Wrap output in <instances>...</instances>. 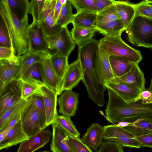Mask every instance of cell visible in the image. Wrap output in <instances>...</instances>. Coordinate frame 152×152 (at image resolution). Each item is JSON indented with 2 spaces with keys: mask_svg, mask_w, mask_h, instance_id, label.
<instances>
[{
  "mask_svg": "<svg viewBox=\"0 0 152 152\" xmlns=\"http://www.w3.org/2000/svg\"><path fill=\"white\" fill-rule=\"evenodd\" d=\"M108 100L105 114L107 119L118 123L134 118H152V104H144L140 100L126 102L110 89L107 88Z\"/></svg>",
  "mask_w": 152,
  "mask_h": 152,
  "instance_id": "6da1fadb",
  "label": "cell"
},
{
  "mask_svg": "<svg viewBox=\"0 0 152 152\" xmlns=\"http://www.w3.org/2000/svg\"><path fill=\"white\" fill-rule=\"evenodd\" d=\"M0 15L8 31L13 53L17 56L28 51V18L19 20L12 12L6 0L0 1Z\"/></svg>",
  "mask_w": 152,
  "mask_h": 152,
  "instance_id": "7a4b0ae2",
  "label": "cell"
},
{
  "mask_svg": "<svg viewBox=\"0 0 152 152\" xmlns=\"http://www.w3.org/2000/svg\"><path fill=\"white\" fill-rule=\"evenodd\" d=\"M126 31L129 42L134 45L152 48V20L150 19L135 15Z\"/></svg>",
  "mask_w": 152,
  "mask_h": 152,
  "instance_id": "3957f363",
  "label": "cell"
},
{
  "mask_svg": "<svg viewBox=\"0 0 152 152\" xmlns=\"http://www.w3.org/2000/svg\"><path fill=\"white\" fill-rule=\"evenodd\" d=\"M99 41L109 56L118 57L136 64H138L142 59L140 51L126 44L121 35L104 37Z\"/></svg>",
  "mask_w": 152,
  "mask_h": 152,
  "instance_id": "277c9868",
  "label": "cell"
},
{
  "mask_svg": "<svg viewBox=\"0 0 152 152\" xmlns=\"http://www.w3.org/2000/svg\"><path fill=\"white\" fill-rule=\"evenodd\" d=\"M103 140L114 142L123 147L140 148V142L132 133L123 127L115 125L103 126Z\"/></svg>",
  "mask_w": 152,
  "mask_h": 152,
  "instance_id": "5b68a950",
  "label": "cell"
},
{
  "mask_svg": "<svg viewBox=\"0 0 152 152\" xmlns=\"http://www.w3.org/2000/svg\"><path fill=\"white\" fill-rule=\"evenodd\" d=\"M44 37L49 50H55L68 57L75 47V43L67 27H62L53 35L47 36L44 34Z\"/></svg>",
  "mask_w": 152,
  "mask_h": 152,
  "instance_id": "8992f818",
  "label": "cell"
},
{
  "mask_svg": "<svg viewBox=\"0 0 152 152\" xmlns=\"http://www.w3.org/2000/svg\"><path fill=\"white\" fill-rule=\"evenodd\" d=\"M22 127L29 138L42 130L37 110L34 102L33 96L30 98L28 104L20 112Z\"/></svg>",
  "mask_w": 152,
  "mask_h": 152,
  "instance_id": "52a82bcc",
  "label": "cell"
},
{
  "mask_svg": "<svg viewBox=\"0 0 152 152\" xmlns=\"http://www.w3.org/2000/svg\"><path fill=\"white\" fill-rule=\"evenodd\" d=\"M109 57V55L100 43L96 52L94 67L99 82L105 86L106 83L117 78L112 69Z\"/></svg>",
  "mask_w": 152,
  "mask_h": 152,
  "instance_id": "ba28073f",
  "label": "cell"
},
{
  "mask_svg": "<svg viewBox=\"0 0 152 152\" xmlns=\"http://www.w3.org/2000/svg\"><path fill=\"white\" fill-rule=\"evenodd\" d=\"M22 100L20 80H14L0 92V115Z\"/></svg>",
  "mask_w": 152,
  "mask_h": 152,
  "instance_id": "9c48e42d",
  "label": "cell"
},
{
  "mask_svg": "<svg viewBox=\"0 0 152 152\" xmlns=\"http://www.w3.org/2000/svg\"><path fill=\"white\" fill-rule=\"evenodd\" d=\"M20 66L19 57L15 55L0 60V92L9 83L17 80Z\"/></svg>",
  "mask_w": 152,
  "mask_h": 152,
  "instance_id": "30bf717a",
  "label": "cell"
},
{
  "mask_svg": "<svg viewBox=\"0 0 152 152\" xmlns=\"http://www.w3.org/2000/svg\"><path fill=\"white\" fill-rule=\"evenodd\" d=\"M44 35L42 27L38 23H32L30 24L28 32V50L50 54Z\"/></svg>",
  "mask_w": 152,
  "mask_h": 152,
  "instance_id": "8fae6325",
  "label": "cell"
},
{
  "mask_svg": "<svg viewBox=\"0 0 152 152\" xmlns=\"http://www.w3.org/2000/svg\"><path fill=\"white\" fill-rule=\"evenodd\" d=\"M56 0H46L45 6L41 21L38 23L44 34L47 36L55 34L62 27L57 24L54 10Z\"/></svg>",
  "mask_w": 152,
  "mask_h": 152,
  "instance_id": "7c38bea8",
  "label": "cell"
},
{
  "mask_svg": "<svg viewBox=\"0 0 152 152\" xmlns=\"http://www.w3.org/2000/svg\"><path fill=\"white\" fill-rule=\"evenodd\" d=\"M44 104L45 106L47 126L54 123L58 115L57 110L58 95L48 86L44 85L41 87Z\"/></svg>",
  "mask_w": 152,
  "mask_h": 152,
  "instance_id": "4fadbf2b",
  "label": "cell"
},
{
  "mask_svg": "<svg viewBox=\"0 0 152 152\" xmlns=\"http://www.w3.org/2000/svg\"><path fill=\"white\" fill-rule=\"evenodd\" d=\"M57 99L58 112L63 115L71 117L76 113L78 103V94L72 90L64 91Z\"/></svg>",
  "mask_w": 152,
  "mask_h": 152,
  "instance_id": "5bb4252c",
  "label": "cell"
},
{
  "mask_svg": "<svg viewBox=\"0 0 152 152\" xmlns=\"http://www.w3.org/2000/svg\"><path fill=\"white\" fill-rule=\"evenodd\" d=\"M83 72L82 65L78 58L69 64L68 68L63 80L61 92L72 90L76 87L83 78Z\"/></svg>",
  "mask_w": 152,
  "mask_h": 152,
  "instance_id": "9a60e30c",
  "label": "cell"
},
{
  "mask_svg": "<svg viewBox=\"0 0 152 152\" xmlns=\"http://www.w3.org/2000/svg\"><path fill=\"white\" fill-rule=\"evenodd\" d=\"M105 86L127 103L140 99L142 92L127 85L113 80L106 83Z\"/></svg>",
  "mask_w": 152,
  "mask_h": 152,
  "instance_id": "2e32d148",
  "label": "cell"
},
{
  "mask_svg": "<svg viewBox=\"0 0 152 152\" xmlns=\"http://www.w3.org/2000/svg\"><path fill=\"white\" fill-rule=\"evenodd\" d=\"M52 135L50 130H42L21 143L17 152H34L48 143Z\"/></svg>",
  "mask_w": 152,
  "mask_h": 152,
  "instance_id": "e0dca14e",
  "label": "cell"
},
{
  "mask_svg": "<svg viewBox=\"0 0 152 152\" xmlns=\"http://www.w3.org/2000/svg\"><path fill=\"white\" fill-rule=\"evenodd\" d=\"M113 80L127 85L141 92L145 89L144 75L138 64H134L132 68L127 73Z\"/></svg>",
  "mask_w": 152,
  "mask_h": 152,
  "instance_id": "ac0fdd59",
  "label": "cell"
},
{
  "mask_svg": "<svg viewBox=\"0 0 152 152\" xmlns=\"http://www.w3.org/2000/svg\"><path fill=\"white\" fill-rule=\"evenodd\" d=\"M50 56L44 58L41 62L45 84L60 95L62 80L57 76L52 66Z\"/></svg>",
  "mask_w": 152,
  "mask_h": 152,
  "instance_id": "d6986e66",
  "label": "cell"
},
{
  "mask_svg": "<svg viewBox=\"0 0 152 152\" xmlns=\"http://www.w3.org/2000/svg\"><path fill=\"white\" fill-rule=\"evenodd\" d=\"M52 138L50 150L52 152H74L67 140L68 134L56 123L52 125Z\"/></svg>",
  "mask_w": 152,
  "mask_h": 152,
  "instance_id": "ffe728a7",
  "label": "cell"
},
{
  "mask_svg": "<svg viewBox=\"0 0 152 152\" xmlns=\"http://www.w3.org/2000/svg\"><path fill=\"white\" fill-rule=\"evenodd\" d=\"M103 127L97 123H93L88 127L81 140L86 145L97 151L103 143Z\"/></svg>",
  "mask_w": 152,
  "mask_h": 152,
  "instance_id": "44dd1931",
  "label": "cell"
},
{
  "mask_svg": "<svg viewBox=\"0 0 152 152\" xmlns=\"http://www.w3.org/2000/svg\"><path fill=\"white\" fill-rule=\"evenodd\" d=\"M125 120L129 122L130 124L124 128L135 136L145 135L152 132V118H134Z\"/></svg>",
  "mask_w": 152,
  "mask_h": 152,
  "instance_id": "7402d4cb",
  "label": "cell"
},
{
  "mask_svg": "<svg viewBox=\"0 0 152 152\" xmlns=\"http://www.w3.org/2000/svg\"><path fill=\"white\" fill-rule=\"evenodd\" d=\"M28 138L23 130L20 121L12 128L4 140L0 142V150L21 143Z\"/></svg>",
  "mask_w": 152,
  "mask_h": 152,
  "instance_id": "603a6c76",
  "label": "cell"
},
{
  "mask_svg": "<svg viewBox=\"0 0 152 152\" xmlns=\"http://www.w3.org/2000/svg\"><path fill=\"white\" fill-rule=\"evenodd\" d=\"M51 55L50 54L28 50L25 54L18 56L20 61V66L17 80L21 79L25 72L32 65L37 63H41L44 58Z\"/></svg>",
  "mask_w": 152,
  "mask_h": 152,
  "instance_id": "cb8c5ba5",
  "label": "cell"
},
{
  "mask_svg": "<svg viewBox=\"0 0 152 152\" xmlns=\"http://www.w3.org/2000/svg\"><path fill=\"white\" fill-rule=\"evenodd\" d=\"M114 2L119 16L123 22L126 31L135 16L136 11L134 4L126 1L114 0Z\"/></svg>",
  "mask_w": 152,
  "mask_h": 152,
  "instance_id": "d4e9b609",
  "label": "cell"
},
{
  "mask_svg": "<svg viewBox=\"0 0 152 152\" xmlns=\"http://www.w3.org/2000/svg\"><path fill=\"white\" fill-rule=\"evenodd\" d=\"M20 79L39 88L45 85L41 63H37L32 65Z\"/></svg>",
  "mask_w": 152,
  "mask_h": 152,
  "instance_id": "484cf974",
  "label": "cell"
},
{
  "mask_svg": "<svg viewBox=\"0 0 152 152\" xmlns=\"http://www.w3.org/2000/svg\"><path fill=\"white\" fill-rule=\"evenodd\" d=\"M97 13L87 11L76 13L74 15L72 23L74 27L96 29Z\"/></svg>",
  "mask_w": 152,
  "mask_h": 152,
  "instance_id": "4316f807",
  "label": "cell"
},
{
  "mask_svg": "<svg viewBox=\"0 0 152 152\" xmlns=\"http://www.w3.org/2000/svg\"><path fill=\"white\" fill-rule=\"evenodd\" d=\"M52 67L58 77L63 80L68 68V57L56 51L50 57Z\"/></svg>",
  "mask_w": 152,
  "mask_h": 152,
  "instance_id": "83f0119b",
  "label": "cell"
},
{
  "mask_svg": "<svg viewBox=\"0 0 152 152\" xmlns=\"http://www.w3.org/2000/svg\"><path fill=\"white\" fill-rule=\"evenodd\" d=\"M97 31L103 35L104 37L121 35L126 31L122 20L118 19L109 22L96 28Z\"/></svg>",
  "mask_w": 152,
  "mask_h": 152,
  "instance_id": "f1b7e54d",
  "label": "cell"
},
{
  "mask_svg": "<svg viewBox=\"0 0 152 152\" xmlns=\"http://www.w3.org/2000/svg\"><path fill=\"white\" fill-rule=\"evenodd\" d=\"M109 60L112 71L117 77H121L127 73L134 64L115 56H109Z\"/></svg>",
  "mask_w": 152,
  "mask_h": 152,
  "instance_id": "f546056e",
  "label": "cell"
},
{
  "mask_svg": "<svg viewBox=\"0 0 152 152\" xmlns=\"http://www.w3.org/2000/svg\"><path fill=\"white\" fill-rule=\"evenodd\" d=\"M96 31V29L73 26L70 34L75 44L79 47L92 39Z\"/></svg>",
  "mask_w": 152,
  "mask_h": 152,
  "instance_id": "4dcf8cb0",
  "label": "cell"
},
{
  "mask_svg": "<svg viewBox=\"0 0 152 152\" xmlns=\"http://www.w3.org/2000/svg\"><path fill=\"white\" fill-rule=\"evenodd\" d=\"M12 12L20 20L28 17L30 2L28 0H6Z\"/></svg>",
  "mask_w": 152,
  "mask_h": 152,
  "instance_id": "1f68e13d",
  "label": "cell"
},
{
  "mask_svg": "<svg viewBox=\"0 0 152 152\" xmlns=\"http://www.w3.org/2000/svg\"><path fill=\"white\" fill-rule=\"evenodd\" d=\"M119 19L120 18L114 3L97 13L96 28Z\"/></svg>",
  "mask_w": 152,
  "mask_h": 152,
  "instance_id": "d6a6232c",
  "label": "cell"
},
{
  "mask_svg": "<svg viewBox=\"0 0 152 152\" xmlns=\"http://www.w3.org/2000/svg\"><path fill=\"white\" fill-rule=\"evenodd\" d=\"M30 98L27 100L22 99L0 115V132L3 130L15 115L20 112L28 102Z\"/></svg>",
  "mask_w": 152,
  "mask_h": 152,
  "instance_id": "836d02e7",
  "label": "cell"
},
{
  "mask_svg": "<svg viewBox=\"0 0 152 152\" xmlns=\"http://www.w3.org/2000/svg\"><path fill=\"white\" fill-rule=\"evenodd\" d=\"M72 4L70 0L63 5L56 23L61 27H67L72 23L74 14L72 12Z\"/></svg>",
  "mask_w": 152,
  "mask_h": 152,
  "instance_id": "e575fe53",
  "label": "cell"
},
{
  "mask_svg": "<svg viewBox=\"0 0 152 152\" xmlns=\"http://www.w3.org/2000/svg\"><path fill=\"white\" fill-rule=\"evenodd\" d=\"M54 123H56L69 135L79 137L80 133L72 121L70 117L58 115Z\"/></svg>",
  "mask_w": 152,
  "mask_h": 152,
  "instance_id": "d590c367",
  "label": "cell"
},
{
  "mask_svg": "<svg viewBox=\"0 0 152 152\" xmlns=\"http://www.w3.org/2000/svg\"><path fill=\"white\" fill-rule=\"evenodd\" d=\"M46 0H32L30 2L29 13L33 18L32 23H39L42 20Z\"/></svg>",
  "mask_w": 152,
  "mask_h": 152,
  "instance_id": "8d00e7d4",
  "label": "cell"
},
{
  "mask_svg": "<svg viewBox=\"0 0 152 152\" xmlns=\"http://www.w3.org/2000/svg\"><path fill=\"white\" fill-rule=\"evenodd\" d=\"M20 81L22 99L27 100L34 96H42L40 88L21 79Z\"/></svg>",
  "mask_w": 152,
  "mask_h": 152,
  "instance_id": "74e56055",
  "label": "cell"
},
{
  "mask_svg": "<svg viewBox=\"0 0 152 152\" xmlns=\"http://www.w3.org/2000/svg\"><path fill=\"white\" fill-rule=\"evenodd\" d=\"M133 4L136 11L135 15L152 19V1L144 0Z\"/></svg>",
  "mask_w": 152,
  "mask_h": 152,
  "instance_id": "f35d334b",
  "label": "cell"
},
{
  "mask_svg": "<svg viewBox=\"0 0 152 152\" xmlns=\"http://www.w3.org/2000/svg\"><path fill=\"white\" fill-rule=\"evenodd\" d=\"M34 102L36 107L42 130L47 127L46 123V111L42 96H33Z\"/></svg>",
  "mask_w": 152,
  "mask_h": 152,
  "instance_id": "ab89813d",
  "label": "cell"
},
{
  "mask_svg": "<svg viewBox=\"0 0 152 152\" xmlns=\"http://www.w3.org/2000/svg\"><path fill=\"white\" fill-rule=\"evenodd\" d=\"M76 8L77 13L82 11H87L97 13L96 9L93 0H70Z\"/></svg>",
  "mask_w": 152,
  "mask_h": 152,
  "instance_id": "60d3db41",
  "label": "cell"
},
{
  "mask_svg": "<svg viewBox=\"0 0 152 152\" xmlns=\"http://www.w3.org/2000/svg\"><path fill=\"white\" fill-rule=\"evenodd\" d=\"M67 140L69 146L74 152H93L90 148L84 144L79 137L69 134Z\"/></svg>",
  "mask_w": 152,
  "mask_h": 152,
  "instance_id": "b9f144b4",
  "label": "cell"
},
{
  "mask_svg": "<svg viewBox=\"0 0 152 152\" xmlns=\"http://www.w3.org/2000/svg\"><path fill=\"white\" fill-rule=\"evenodd\" d=\"M123 146L117 143L109 141L103 142L96 152H124Z\"/></svg>",
  "mask_w": 152,
  "mask_h": 152,
  "instance_id": "7bdbcfd3",
  "label": "cell"
},
{
  "mask_svg": "<svg viewBox=\"0 0 152 152\" xmlns=\"http://www.w3.org/2000/svg\"><path fill=\"white\" fill-rule=\"evenodd\" d=\"M0 47H11L10 40L8 31L1 17L0 20Z\"/></svg>",
  "mask_w": 152,
  "mask_h": 152,
  "instance_id": "ee69618b",
  "label": "cell"
},
{
  "mask_svg": "<svg viewBox=\"0 0 152 152\" xmlns=\"http://www.w3.org/2000/svg\"><path fill=\"white\" fill-rule=\"evenodd\" d=\"M135 138L140 142L141 147L152 148V132L145 135L135 136Z\"/></svg>",
  "mask_w": 152,
  "mask_h": 152,
  "instance_id": "f6af8a7d",
  "label": "cell"
},
{
  "mask_svg": "<svg viewBox=\"0 0 152 152\" xmlns=\"http://www.w3.org/2000/svg\"><path fill=\"white\" fill-rule=\"evenodd\" d=\"M97 13L103 10L114 4L113 0H93Z\"/></svg>",
  "mask_w": 152,
  "mask_h": 152,
  "instance_id": "bcb514c9",
  "label": "cell"
},
{
  "mask_svg": "<svg viewBox=\"0 0 152 152\" xmlns=\"http://www.w3.org/2000/svg\"><path fill=\"white\" fill-rule=\"evenodd\" d=\"M13 55L14 54L11 47H0V60L9 58Z\"/></svg>",
  "mask_w": 152,
  "mask_h": 152,
  "instance_id": "7dc6e473",
  "label": "cell"
},
{
  "mask_svg": "<svg viewBox=\"0 0 152 152\" xmlns=\"http://www.w3.org/2000/svg\"><path fill=\"white\" fill-rule=\"evenodd\" d=\"M151 96V92L145 89L141 93L140 100L144 104H149Z\"/></svg>",
  "mask_w": 152,
  "mask_h": 152,
  "instance_id": "c3c4849f",
  "label": "cell"
},
{
  "mask_svg": "<svg viewBox=\"0 0 152 152\" xmlns=\"http://www.w3.org/2000/svg\"><path fill=\"white\" fill-rule=\"evenodd\" d=\"M20 112L18 113L15 115V116L5 126V127L4 128V129L2 131L5 129H6L7 128L14 126L18 122L20 121Z\"/></svg>",
  "mask_w": 152,
  "mask_h": 152,
  "instance_id": "681fc988",
  "label": "cell"
},
{
  "mask_svg": "<svg viewBox=\"0 0 152 152\" xmlns=\"http://www.w3.org/2000/svg\"><path fill=\"white\" fill-rule=\"evenodd\" d=\"M62 6L63 5L61 3L59 0H56L54 10L55 17L56 22L61 12Z\"/></svg>",
  "mask_w": 152,
  "mask_h": 152,
  "instance_id": "f907efd6",
  "label": "cell"
},
{
  "mask_svg": "<svg viewBox=\"0 0 152 152\" xmlns=\"http://www.w3.org/2000/svg\"><path fill=\"white\" fill-rule=\"evenodd\" d=\"M13 126L7 128L0 132V142L4 140Z\"/></svg>",
  "mask_w": 152,
  "mask_h": 152,
  "instance_id": "816d5d0a",
  "label": "cell"
},
{
  "mask_svg": "<svg viewBox=\"0 0 152 152\" xmlns=\"http://www.w3.org/2000/svg\"><path fill=\"white\" fill-rule=\"evenodd\" d=\"M129 124V122L125 120L124 121L118 123L115 125L117 126L124 128L127 126Z\"/></svg>",
  "mask_w": 152,
  "mask_h": 152,
  "instance_id": "f5cc1de1",
  "label": "cell"
},
{
  "mask_svg": "<svg viewBox=\"0 0 152 152\" xmlns=\"http://www.w3.org/2000/svg\"><path fill=\"white\" fill-rule=\"evenodd\" d=\"M147 89L150 92L151 94V96L149 100V103L152 104V78L151 80L150 86Z\"/></svg>",
  "mask_w": 152,
  "mask_h": 152,
  "instance_id": "db71d44e",
  "label": "cell"
},
{
  "mask_svg": "<svg viewBox=\"0 0 152 152\" xmlns=\"http://www.w3.org/2000/svg\"><path fill=\"white\" fill-rule=\"evenodd\" d=\"M61 3L63 5L64 4H65L68 1V0H59Z\"/></svg>",
  "mask_w": 152,
  "mask_h": 152,
  "instance_id": "11a10c76",
  "label": "cell"
},
{
  "mask_svg": "<svg viewBox=\"0 0 152 152\" xmlns=\"http://www.w3.org/2000/svg\"><path fill=\"white\" fill-rule=\"evenodd\" d=\"M40 152H49V151H43Z\"/></svg>",
  "mask_w": 152,
  "mask_h": 152,
  "instance_id": "9f6ffc18",
  "label": "cell"
},
{
  "mask_svg": "<svg viewBox=\"0 0 152 152\" xmlns=\"http://www.w3.org/2000/svg\"><path fill=\"white\" fill-rule=\"evenodd\" d=\"M152 20V19H151Z\"/></svg>",
  "mask_w": 152,
  "mask_h": 152,
  "instance_id": "6f0895ef",
  "label": "cell"
}]
</instances>
